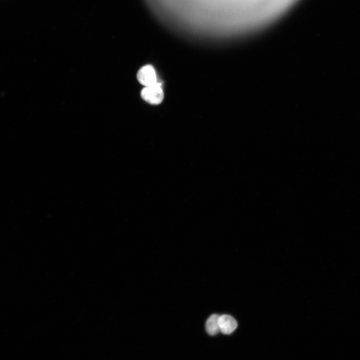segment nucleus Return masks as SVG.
Instances as JSON below:
<instances>
[{"label":"nucleus","instance_id":"nucleus-4","mask_svg":"<svg viewBox=\"0 0 360 360\" xmlns=\"http://www.w3.org/2000/svg\"><path fill=\"white\" fill-rule=\"evenodd\" d=\"M220 315L213 314L207 320L206 323L207 332L211 336H214L220 332L219 320Z\"/></svg>","mask_w":360,"mask_h":360},{"label":"nucleus","instance_id":"nucleus-3","mask_svg":"<svg viewBox=\"0 0 360 360\" xmlns=\"http://www.w3.org/2000/svg\"><path fill=\"white\" fill-rule=\"evenodd\" d=\"M219 324L220 332L225 335L231 334L238 327L236 320L232 316L228 315L220 316Z\"/></svg>","mask_w":360,"mask_h":360},{"label":"nucleus","instance_id":"nucleus-2","mask_svg":"<svg viewBox=\"0 0 360 360\" xmlns=\"http://www.w3.org/2000/svg\"><path fill=\"white\" fill-rule=\"evenodd\" d=\"M137 79L145 87L158 83L155 70L151 65H148L141 68L138 72Z\"/></svg>","mask_w":360,"mask_h":360},{"label":"nucleus","instance_id":"nucleus-1","mask_svg":"<svg viewBox=\"0 0 360 360\" xmlns=\"http://www.w3.org/2000/svg\"><path fill=\"white\" fill-rule=\"evenodd\" d=\"M141 97L143 100L153 105L160 104L164 99V93L161 84L158 83L155 85L146 87L141 91Z\"/></svg>","mask_w":360,"mask_h":360}]
</instances>
